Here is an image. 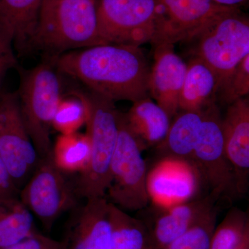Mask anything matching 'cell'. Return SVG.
I'll return each instance as SVG.
<instances>
[{"label": "cell", "instance_id": "cell-1", "mask_svg": "<svg viewBox=\"0 0 249 249\" xmlns=\"http://www.w3.org/2000/svg\"><path fill=\"white\" fill-rule=\"evenodd\" d=\"M56 70L113 102L149 96L150 67L136 46L103 44L71 51L53 59Z\"/></svg>", "mask_w": 249, "mask_h": 249}, {"label": "cell", "instance_id": "cell-2", "mask_svg": "<svg viewBox=\"0 0 249 249\" xmlns=\"http://www.w3.org/2000/svg\"><path fill=\"white\" fill-rule=\"evenodd\" d=\"M98 0H43L31 46L60 54L105 43L98 29Z\"/></svg>", "mask_w": 249, "mask_h": 249}, {"label": "cell", "instance_id": "cell-3", "mask_svg": "<svg viewBox=\"0 0 249 249\" xmlns=\"http://www.w3.org/2000/svg\"><path fill=\"white\" fill-rule=\"evenodd\" d=\"M71 93L81 99L86 108L87 134L91 142L89 165L80 174L75 191L86 200L103 197L110 181L111 160L119 135L118 110L112 101L90 90Z\"/></svg>", "mask_w": 249, "mask_h": 249}, {"label": "cell", "instance_id": "cell-4", "mask_svg": "<svg viewBox=\"0 0 249 249\" xmlns=\"http://www.w3.org/2000/svg\"><path fill=\"white\" fill-rule=\"evenodd\" d=\"M186 43L191 45L192 57L200 58L217 75L219 91L249 55V18L240 8H231L214 16Z\"/></svg>", "mask_w": 249, "mask_h": 249}, {"label": "cell", "instance_id": "cell-5", "mask_svg": "<svg viewBox=\"0 0 249 249\" xmlns=\"http://www.w3.org/2000/svg\"><path fill=\"white\" fill-rule=\"evenodd\" d=\"M19 109L39 159L52 155L51 132L61 100V85L53 65L44 62L20 72Z\"/></svg>", "mask_w": 249, "mask_h": 249}, {"label": "cell", "instance_id": "cell-6", "mask_svg": "<svg viewBox=\"0 0 249 249\" xmlns=\"http://www.w3.org/2000/svg\"><path fill=\"white\" fill-rule=\"evenodd\" d=\"M118 123L119 135L111 160L107 200L124 211H139L150 201L147 167L142 155L145 147L129 128L124 113L119 111Z\"/></svg>", "mask_w": 249, "mask_h": 249}, {"label": "cell", "instance_id": "cell-7", "mask_svg": "<svg viewBox=\"0 0 249 249\" xmlns=\"http://www.w3.org/2000/svg\"><path fill=\"white\" fill-rule=\"evenodd\" d=\"M97 11L105 43L140 47L151 42L159 14L157 0H98Z\"/></svg>", "mask_w": 249, "mask_h": 249}, {"label": "cell", "instance_id": "cell-8", "mask_svg": "<svg viewBox=\"0 0 249 249\" xmlns=\"http://www.w3.org/2000/svg\"><path fill=\"white\" fill-rule=\"evenodd\" d=\"M77 196L52 155L39 159L34 173L22 190L19 199L50 231L62 213L76 205Z\"/></svg>", "mask_w": 249, "mask_h": 249}, {"label": "cell", "instance_id": "cell-9", "mask_svg": "<svg viewBox=\"0 0 249 249\" xmlns=\"http://www.w3.org/2000/svg\"><path fill=\"white\" fill-rule=\"evenodd\" d=\"M222 120L215 103L204 109L199 139L191 160L209 193L219 198L237 194L235 173L224 149Z\"/></svg>", "mask_w": 249, "mask_h": 249}, {"label": "cell", "instance_id": "cell-10", "mask_svg": "<svg viewBox=\"0 0 249 249\" xmlns=\"http://www.w3.org/2000/svg\"><path fill=\"white\" fill-rule=\"evenodd\" d=\"M0 159L18 188L38 163L21 115L17 93H0Z\"/></svg>", "mask_w": 249, "mask_h": 249}, {"label": "cell", "instance_id": "cell-11", "mask_svg": "<svg viewBox=\"0 0 249 249\" xmlns=\"http://www.w3.org/2000/svg\"><path fill=\"white\" fill-rule=\"evenodd\" d=\"M157 1L158 18L150 42L154 46L186 42L214 16L233 8L218 4L213 0Z\"/></svg>", "mask_w": 249, "mask_h": 249}, {"label": "cell", "instance_id": "cell-12", "mask_svg": "<svg viewBox=\"0 0 249 249\" xmlns=\"http://www.w3.org/2000/svg\"><path fill=\"white\" fill-rule=\"evenodd\" d=\"M202 183L193 162L176 157H163L147 172L150 201L162 209L199 197Z\"/></svg>", "mask_w": 249, "mask_h": 249}, {"label": "cell", "instance_id": "cell-13", "mask_svg": "<svg viewBox=\"0 0 249 249\" xmlns=\"http://www.w3.org/2000/svg\"><path fill=\"white\" fill-rule=\"evenodd\" d=\"M155 47V61L149 78V93L172 119L179 111L178 100L186 76L187 64L175 53L173 45Z\"/></svg>", "mask_w": 249, "mask_h": 249}, {"label": "cell", "instance_id": "cell-14", "mask_svg": "<svg viewBox=\"0 0 249 249\" xmlns=\"http://www.w3.org/2000/svg\"><path fill=\"white\" fill-rule=\"evenodd\" d=\"M226 155L235 173L237 194L247 191L249 174V101L229 105L222 120Z\"/></svg>", "mask_w": 249, "mask_h": 249}, {"label": "cell", "instance_id": "cell-15", "mask_svg": "<svg viewBox=\"0 0 249 249\" xmlns=\"http://www.w3.org/2000/svg\"><path fill=\"white\" fill-rule=\"evenodd\" d=\"M109 204L106 196L87 199L65 239L66 249H111Z\"/></svg>", "mask_w": 249, "mask_h": 249}, {"label": "cell", "instance_id": "cell-16", "mask_svg": "<svg viewBox=\"0 0 249 249\" xmlns=\"http://www.w3.org/2000/svg\"><path fill=\"white\" fill-rule=\"evenodd\" d=\"M220 198L209 193L193 200L163 209L155 219L150 235L154 249H161L190 228L217 204Z\"/></svg>", "mask_w": 249, "mask_h": 249}, {"label": "cell", "instance_id": "cell-17", "mask_svg": "<svg viewBox=\"0 0 249 249\" xmlns=\"http://www.w3.org/2000/svg\"><path fill=\"white\" fill-rule=\"evenodd\" d=\"M178 100L179 111H204L214 104L219 91L217 75L202 60L192 57Z\"/></svg>", "mask_w": 249, "mask_h": 249}, {"label": "cell", "instance_id": "cell-18", "mask_svg": "<svg viewBox=\"0 0 249 249\" xmlns=\"http://www.w3.org/2000/svg\"><path fill=\"white\" fill-rule=\"evenodd\" d=\"M43 0H0V28L15 47L31 46Z\"/></svg>", "mask_w": 249, "mask_h": 249}, {"label": "cell", "instance_id": "cell-19", "mask_svg": "<svg viewBox=\"0 0 249 249\" xmlns=\"http://www.w3.org/2000/svg\"><path fill=\"white\" fill-rule=\"evenodd\" d=\"M124 116L129 128L145 148L163 142L171 124L166 111L150 96L134 102Z\"/></svg>", "mask_w": 249, "mask_h": 249}, {"label": "cell", "instance_id": "cell-20", "mask_svg": "<svg viewBox=\"0 0 249 249\" xmlns=\"http://www.w3.org/2000/svg\"><path fill=\"white\" fill-rule=\"evenodd\" d=\"M204 111H180L175 116L164 140L157 145L164 157L191 161L199 139Z\"/></svg>", "mask_w": 249, "mask_h": 249}, {"label": "cell", "instance_id": "cell-21", "mask_svg": "<svg viewBox=\"0 0 249 249\" xmlns=\"http://www.w3.org/2000/svg\"><path fill=\"white\" fill-rule=\"evenodd\" d=\"M109 211L111 224V249H155L146 224L131 217L110 202Z\"/></svg>", "mask_w": 249, "mask_h": 249}, {"label": "cell", "instance_id": "cell-22", "mask_svg": "<svg viewBox=\"0 0 249 249\" xmlns=\"http://www.w3.org/2000/svg\"><path fill=\"white\" fill-rule=\"evenodd\" d=\"M34 215L19 197L0 198V249L36 231Z\"/></svg>", "mask_w": 249, "mask_h": 249}, {"label": "cell", "instance_id": "cell-23", "mask_svg": "<svg viewBox=\"0 0 249 249\" xmlns=\"http://www.w3.org/2000/svg\"><path fill=\"white\" fill-rule=\"evenodd\" d=\"M52 157L64 173H82L89 165L91 142L88 134H60L53 145Z\"/></svg>", "mask_w": 249, "mask_h": 249}, {"label": "cell", "instance_id": "cell-24", "mask_svg": "<svg viewBox=\"0 0 249 249\" xmlns=\"http://www.w3.org/2000/svg\"><path fill=\"white\" fill-rule=\"evenodd\" d=\"M249 235L248 214L238 208H232L215 227L210 249H238Z\"/></svg>", "mask_w": 249, "mask_h": 249}, {"label": "cell", "instance_id": "cell-25", "mask_svg": "<svg viewBox=\"0 0 249 249\" xmlns=\"http://www.w3.org/2000/svg\"><path fill=\"white\" fill-rule=\"evenodd\" d=\"M217 205L182 235L161 249H210L217 222Z\"/></svg>", "mask_w": 249, "mask_h": 249}, {"label": "cell", "instance_id": "cell-26", "mask_svg": "<svg viewBox=\"0 0 249 249\" xmlns=\"http://www.w3.org/2000/svg\"><path fill=\"white\" fill-rule=\"evenodd\" d=\"M87 121L84 103L75 95L61 98L54 116L53 128L61 134L75 133Z\"/></svg>", "mask_w": 249, "mask_h": 249}, {"label": "cell", "instance_id": "cell-27", "mask_svg": "<svg viewBox=\"0 0 249 249\" xmlns=\"http://www.w3.org/2000/svg\"><path fill=\"white\" fill-rule=\"evenodd\" d=\"M249 93V55L237 65L217 96L222 102L231 105Z\"/></svg>", "mask_w": 249, "mask_h": 249}, {"label": "cell", "instance_id": "cell-28", "mask_svg": "<svg viewBox=\"0 0 249 249\" xmlns=\"http://www.w3.org/2000/svg\"><path fill=\"white\" fill-rule=\"evenodd\" d=\"M66 240H56L36 231L25 238L0 249H66Z\"/></svg>", "mask_w": 249, "mask_h": 249}, {"label": "cell", "instance_id": "cell-29", "mask_svg": "<svg viewBox=\"0 0 249 249\" xmlns=\"http://www.w3.org/2000/svg\"><path fill=\"white\" fill-rule=\"evenodd\" d=\"M12 40L0 28V85L7 71L17 66Z\"/></svg>", "mask_w": 249, "mask_h": 249}, {"label": "cell", "instance_id": "cell-30", "mask_svg": "<svg viewBox=\"0 0 249 249\" xmlns=\"http://www.w3.org/2000/svg\"><path fill=\"white\" fill-rule=\"evenodd\" d=\"M19 191L4 162L0 159V198L19 197Z\"/></svg>", "mask_w": 249, "mask_h": 249}, {"label": "cell", "instance_id": "cell-31", "mask_svg": "<svg viewBox=\"0 0 249 249\" xmlns=\"http://www.w3.org/2000/svg\"><path fill=\"white\" fill-rule=\"evenodd\" d=\"M214 2L228 7L240 8L247 4L248 0H213Z\"/></svg>", "mask_w": 249, "mask_h": 249}, {"label": "cell", "instance_id": "cell-32", "mask_svg": "<svg viewBox=\"0 0 249 249\" xmlns=\"http://www.w3.org/2000/svg\"><path fill=\"white\" fill-rule=\"evenodd\" d=\"M238 249H249V235L245 237Z\"/></svg>", "mask_w": 249, "mask_h": 249}]
</instances>
